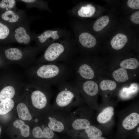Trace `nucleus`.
I'll use <instances>...</instances> for the list:
<instances>
[{"mask_svg": "<svg viewBox=\"0 0 139 139\" xmlns=\"http://www.w3.org/2000/svg\"><path fill=\"white\" fill-rule=\"evenodd\" d=\"M30 74L34 82L50 86H58L72 76L70 65L62 63L36 65L31 70Z\"/></svg>", "mask_w": 139, "mask_h": 139, "instance_id": "f257e3e1", "label": "nucleus"}, {"mask_svg": "<svg viewBox=\"0 0 139 139\" xmlns=\"http://www.w3.org/2000/svg\"><path fill=\"white\" fill-rule=\"evenodd\" d=\"M57 86L58 92L52 108L68 113L81 105L82 100L80 94L73 83L66 80Z\"/></svg>", "mask_w": 139, "mask_h": 139, "instance_id": "f03ea898", "label": "nucleus"}, {"mask_svg": "<svg viewBox=\"0 0 139 139\" xmlns=\"http://www.w3.org/2000/svg\"><path fill=\"white\" fill-rule=\"evenodd\" d=\"M41 48L39 47H11L6 49L4 54L7 59L11 63L26 66L35 61Z\"/></svg>", "mask_w": 139, "mask_h": 139, "instance_id": "7ed1b4c3", "label": "nucleus"}, {"mask_svg": "<svg viewBox=\"0 0 139 139\" xmlns=\"http://www.w3.org/2000/svg\"><path fill=\"white\" fill-rule=\"evenodd\" d=\"M66 48L61 44L54 43L49 45L43 55L35 61L36 64L48 63H62L70 65L73 61L67 57Z\"/></svg>", "mask_w": 139, "mask_h": 139, "instance_id": "20e7f679", "label": "nucleus"}, {"mask_svg": "<svg viewBox=\"0 0 139 139\" xmlns=\"http://www.w3.org/2000/svg\"><path fill=\"white\" fill-rule=\"evenodd\" d=\"M33 20L32 16L30 19L14 29L9 39L11 43H16L28 46L36 39V35L30 30V25Z\"/></svg>", "mask_w": 139, "mask_h": 139, "instance_id": "39448f33", "label": "nucleus"}, {"mask_svg": "<svg viewBox=\"0 0 139 139\" xmlns=\"http://www.w3.org/2000/svg\"><path fill=\"white\" fill-rule=\"evenodd\" d=\"M30 84L33 89L30 96L33 105L38 109H44L49 103L50 86L34 82Z\"/></svg>", "mask_w": 139, "mask_h": 139, "instance_id": "423d86ee", "label": "nucleus"}, {"mask_svg": "<svg viewBox=\"0 0 139 139\" xmlns=\"http://www.w3.org/2000/svg\"><path fill=\"white\" fill-rule=\"evenodd\" d=\"M68 113L51 108L46 117L47 126L55 132H61L68 130Z\"/></svg>", "mask_w": 139, "mask_h": 139, "instance_id": "0eeeda50", "label": "nucleus"}, {"mask_svg": "<svg viewBox=\"0 0 139 139\" xmlns=\"http://www.w3.org/2000/svg\"><path fill=\"white\" fill-rule=\"evenodd\" d=\"M25 10L17 9L5 11L1 15L2 20L13 30L30 19Z\"/></svg>", "mask_w": 139, "mask_h": 139, "instance_id": "6e6552de", "label": "nucleus"}, {"mask_svg": "<svg viewBox=\"0 0 139 139\" xmlns=\"http://www.w3.org/2000/svg\"><path fill=\"white\" fill-rule=\"evenodd\" d=\"M73 83L80 94L83 96L89 104L91 105L93 98L98 92L99 88L97 83L92 80L83 81L75 80Z\"/></svg>", "mask_w": 139, "mask_h": 139, "instance_id": "1a4fd4ad", "label": "nucleus"}, {"mask_svg": "<svg viewBox=\"0 0 139 139\" xmlns=\"http://www.w3.org/2000/svg\"><path fill=\"white\" fill-rule=\"evenodd\" d=\"M68 130L80 131L89 128L91 125L90 121L81 115L80 107L68 113Z\"/></svg>", "mask_w": 139, "mask_h": 139, "instance_id": "9d476101", "label": "nucleus"}, {"mask_svg": "<svg viewBox=\"0 0 139 139\" xmlns=\"http://www.w3.org/2000/svg\"><path fill=\"white\" fill-rule=\"evenodd\" d=\"M22 82L12 75L8 85L4 87L0 91V102L7 99H12L15 96L16 87L22 85Z\"/></svg>", "mask_w": 139, "mask_h": 139, "instance_id": "9b49d317", "label": "nucleus"}, {"mask_svg": "<svg viewBox=\"0 0 139 139\" xmlns=\"http://www.w3.org/2000/svg\"><path fill=\"white\" fill-rule=\"evenodd\" d=\"M56 30H48L44 32L39 35H36L35 39L38 47L42 48L48 44V40L51 38L53 39H58L59 37Z\"/></svg>", "mask_w": 139, "mask_h": 139, "instance_id": "f8f14e48", "label": "nucleus"}, {"mask_svg": "<svg viewBox=\"0 0 139 139\" xmlns=\"http://www.w3.org/2000/svg\"><path fill=\"white\" fill-rule=\"evenodd\" d=\"M32 134L37 138H45L47 139L53 138L54 133L48 126L42 125L41 127L37 126L33 128Z\"/></svg>", "mask_w": 139, "mask_h": 139, "instance_id": "ddd939ff", "label": "nucleus"}, {"mask_svg": "<svg viewBox=\"0 0 139 139\" xmlns=\"http://www.w3.org/2000/svg\"><path fill=\"white\" fill-rule=\"evenodd\" d=\"M139 123V114L136 112H133L124 119L122 122V125L124 128L130 130L134 128Z\"/></svg>", "mask_w": 139, "mask_h": 139, "instance_id": "4468645a", "label": "nucleus"}, {"mask_svg": "<svg viewBox=\"0 0 139 139\" xmlns=\"http://www.w3.org/2000/svg\"><path fill=\"white\" fill-rule=\"evenodd\" d=\"M79 41L82 46L87 48L93 47L97 43L95 38L91 34L86 32L82 33L80 34Z\"/></svg>", "mask_w": 139, "mask_h": 139, "instance_id": "2eb2a0df", "label": "nucleus"}, {"mask_svg": "<svg viewBox=\"0 0 139 139\" xmlns=\"http://www.w3.org/2000/svg\"><path fill=\"white\" fill-rule=\"evenodd\" d=\"M128 41V38L125 35L118 33L111 40V45L114 49L119 50L122 48Z\"/></svg>", "mask_w": 139, "mask_h": 139, "instance_id": "dca6fc26", "label": "nucleus"}, {"mask_svg": "<svg viewBox=\"0 0 139 139\" xmlns=\"http://www.w3.org/2000/svg\"><path fill=\"white\" fill-rule=\"evenodd\" d=\"M139 86L136 83H132L129 87L122 88L119 92L120 97L123 99H128L136 93L138 91Z\"/></svg>", "mask_w": 139, "mask_h": 139, "instance_id": "f3484780", "label": "nucleus"}, {"mask_svg": "<svg viewBox=\"0 0 139 139\" xmlns=\"http://www.w3.org/2000/svg\"><path fill=\"white\" fill-rule=\"evenodd\" d=\"M114 108L111 106L104 108L97 116L98 121L100 123L104 124L109 121L114 115Z\"/></svg>", "mask_w": 139, "mask_h": 139, "instance_id": "a211bd4d", "label": "nucleus"}, {"mask_svg": "<svg viewBox=\"0 0 139 139\" xmlns=\"http://www.w3.org/2000/svg\"><path fill=\"white\" fill-rule=\"evenodd\" d=\"M17 2L24 4L27 8L36 7L41 9L48 10V8L46 2L41 0H19Z\"/></svg>", "mask_w": 139, "mask_h": 139, "instance_id": "6ab92c4d", "label": "nucleus"}, {"mask_svg": "<svg viewBox=\"0 0 139 139\" xmlns=\"http://www.w3.org/2000/svg\"><path fill=\"white\" fill-rule=\"evenodd\" d=\"M16 110L18 116L20 119L24 120H31V115L25 103L23 102L19 103L17 106Z\"/></svg>", "mask_w": 139, "mask_h": 139, "instance_id": "aec40b11", "label": "nucleus"}, {"mask_svg": "<svg viewBox=\"0 0 139 139\" xmlns=\"http://www.w3.org/2000/svg\"><path fill=\"white\" fill-rule=\"evenodd\" d=\"M114 79L119 82H124L129 79L126 70L121 67L114 71L112 74Z\"/></svg>", "mask_w": 139, "mask_h": 139, "instance_id": "412c9836", "label": "nucleus"}, {"mask_svg": "<svg viewBox=\"0 0 139 139\" xmlns=\"http://www.w3.org/2000/svg\"><path fill=\"white\" fill-rule=\"evenodd\" d=\"M13 125L15 128L20 129L21 134L23 136L27 137L29 136L30 127L22 120L20 119L15 120L13 123Z\"/></svg>", "mask_w": 139, "mask_h": 139, "instance_id": "4be33fe9", "label": "nucleus"}, {"mask_svg": "<svg viewBox=\"0 0 139 139\" xmlns=\"http://www.w3.org/2000/svg\"><path fill=\"white\" fill-rule=\"evenodd\" d=\"M14 102L12 99H7L0 102V115H5L14 108Z\"/></svg>", "mask_w": 139, "mask_h": 139, "instance_id": "5701e85b", "label": "nucleus"}, {"mask_svg": "<svg viewBox=\"0 0 139 139\" xmlns=\"http://www.w3.org/2000/svg\"><path fill=\"white\" fill-rule=\"evenodd\" d=\"M95 11V7L89 4L82 7L78 12V15L81 17H90L92 16Z\"/></svg>", "mask_w": 139, "mask_h": 139, "instance_id": "b1692460", "label": "nucleus"}, {"mask_svg": "<svg viewBox=\"0 0 139 139\" xmlns=\"http://www.w3.org/2000/svg\"><path fill=\"white\" fill-rule=\"evenodd\" d=\"M119 65L121 67L125 69H134L138 67L139 63L136 59L132 58L123 60Z\"/></svg>", "mask_w": 139, "mask_h": 139, "instance_id": "393cba45", "label": "nucleus"}, {"mask_svg": "<svg viewBox=\"0 0 139 139\" xmlns=\"http://www.w3.org/2000/svg\"><path fill=\"white\" fill-rule=\"evenodd\" d=\"M109 21V18L107 15L101 17L94 23L93 26L94 30L97 32L101 31L107 25Z\"/></svg>", "mask_w": 139, "mask_h": 139, "instance_id": "a878e982", "label": "nucleus"}, {"mask_svg": "<svg viewBox=\"0 0 139 139\" xmlns=\"http://www.w3.org/2000/svg\"><path fill=\"white\" fill-rule=\"evenodd\" d=\"M13 30L10 27L0 21V39L8 40Z\"/></svg>", "mask_w": 139, "mask_h": 139, "instance_id": "bb28decb", "label": "nucleus"}, {"mask_svg": "<svg viewBox=\"0 0 139 139\" xmlns=\"http://www.w3.org/2000/svg\"><path fill=\"white\" fill-rule=\"evenodd\" d=\"M17 2L15 0H2L0 2V8L5 10V11L17 10L16 6Z\"/></svg>", "mask_w": 139, "mask_h": 139, "instance_id": "cd10ccee", "label": "nucleus"}, {"mask_svg": "<svg viewBox=\"0 0 139 139\" xmlns=\"http://www.w3.org/2000/svg\"><path fill=\"white\" fill-rule=\"evenodd\" d=\"M116 83L114 81L110 80H104L101 81L99 84L100 89L102 91L113 90L116 87Z\"/></svg>", "mask_w": 139, "mask_h": 139, "instance_id": "c85d7f7f", "label": "nucleus"}, {"mask_svg": "<svg viewBox=\"0 0 139 139\" xmlns=\"http://www.w3.org/2000/svg\"><path fill=\"white\" fill-rule=\"evenodd\" d=\"M84 130L89 138L100 137L102 134L100 129L93 125H91L89 128Z\"/></svg>", "mask_w": 139, "mask_h": 139, "instance_id": "c756f323", "label": "nucleus"}, {"mask_svg": "<svg viewBox=\"0 0 139 139\" xmlns=\"http://www.w3.org/2000/svg\"><path fill=\"white\" fill-rule=\"evenodd\" d=\"M127 5L130 8L135 9L139 8V0H128Z\"/></svg>", "mask_w": 139, "mask_h": 139, "instance_id": "7c9ffc66", "label": "nucleus"}, {"mask_svg": "<svg viewBox=\"0 0 139 139\" xmlns=\"http://www.w3.org/2000/svg\"><path fill=\"white\" fill-rule=\"evenodd\" d=\"M131 20L135 24L139 23V11L133 13L131 17Z\"/></svg>", "mask_w": 139, "mask_h": 139, "instance_id": "2f4dec72", "label": "nucleus"}, {"mask_svg": "<svg viewBox=\"0 0 139 139\" xmlns=\"http://www.w3.org/2000/svg\"><path fill=\"white\" fill-rule=\"evenodd\" d=\"M88 139H107L105 137H95L89 138Z\"/></svg>", "mask_w": 139, "mask_h": 139, "instance_id": "473e14b6", "label": "nucleus"}, {"mask_svg": "<svg viewBox=\"0 0 139 139\" xmlns=\"http://www.w3.org/2000/svg\"><path fill=\"white\" fill-rule=\"evenodd\" d=\"M139 127H138V128H137V131L138 133L139 132Z\"/></svg>", "mask_w": 139, "mask_h": 139, "instance_id": "72a5a7b5", "label": "nucleus"}, {"mask_svg": "<svg viewBox=\"0 0 139 139\" xmlns=\"http://www.w3.org/2000/svg\"><path fill=\"white\" fill-rule=\"evenodd\" d=\"M1 127L0 126V135L1 133Z\"/></svg>", "mask_w": 139, "mask_h": 139, "instance_id": "f704fd0d", "label": "nucleus"}]
</instances>
